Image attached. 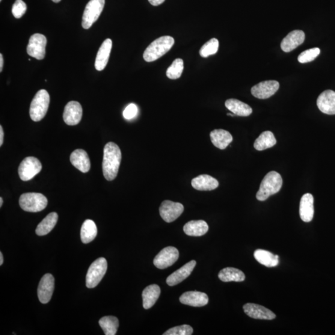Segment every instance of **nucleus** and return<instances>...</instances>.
I'll list each match as a JSON object with an SVG mask.
<instances>
[{
	"label": "nucleus",
	"mask_w": 335,
	"mask_h": 335,
	"mask_svg": "<svg viewBox=\"0 0 335 335\" xmlns=\"http://www.w3.org/2000/svg\"><path fill=\"white\" fill-rule=\"evenodd\" d=\"M27 11V5L23 0H16L12 7V13L14 17L19 19Z\"/></svg>",
	"instance_id": "obj_38"
},
{
	"label": "nucleus",
	"mask_w": 335,
	"mask_h": 335,
	"mask_svg": "<svg viewBox=\"0 0 335 335\" xmlns=\"http://www.w3.org/2000/svg\"><path fill=\"white\" fill-rule=\"evenodd\" d=\"M4 132L2 126H0V146L4 143Z\"/></svg>",
	"instance_id": "obj_41"
},
{
	"label": "nucleus",
	"mask_w": 335,
	"mask_h": 335,
	"mask_svg": "<svg viewBox=\"0 0 335 335\" xmlns=\"http://www.w3.org/2000/svg\"><path fill=\"white\" fill-rule=\"evenodd\" d=\"M52 1L54 3H59L61 1V0H52Z\"/></svg>",
	"instance_id": "obj_45"
},
{
	"label": "nucleus",
	"mask_w": 335,
	"mask_h": 335,
	"mask_svg": "<svg viewBox=\"0 0 335 335\" xmlns=\"http://www.w3.org/2000/svg\"><path fill=\"white\" fill-rule=\"evenodd\" d=\"M174 44V40L171 36H162L151 43L144 53V60L152 62L162 57L170 51Z\"/></svg>",
	"instance_id": "obj_3"
},
{
	"label": "nucleus",
	"mask_w": 335,
	"mask_h": 335,
	"mask_svg": "<svg viewBox=\"0 0 335 335\" xmlns=\"http://www.w3.org/2000/svg\"><path fill=\"white\" fill-rule=\"evenodd\" d=\"M305 37V33L302 31L295 30L290 32L281 42V49L285 52L292 51L304 42Z\"/></svg>",
	"instance_id": "obj_19"
},
{
	"label": "nucleus",
	"mask_w": 335,
	"mask_h": 335,
	"mask_svg": "<svg viewBox=\"0 0 335 335\" xmlns=\"http://www.w3.org/2000/svg\"><path fill=\"white\" fill-rule=\"evenodd\" d=\"M3 67H4V58H3V55L0 54V72H2Z\"/></svg>",
	"instance_id": "obj_42"
},
{
	"label": "nucleus",
	"mask_w": 335,
	"mask_h": 335,
	"mask_svg": "<svg viewBox=\"0 0 335 335\" xmlns=\"http://www.w3.org/2000/svg\"><path fill=\"white\" fill-rule=\"evenodd\" d=\"M83 109L77 102H70L65 106L63 118L64 122L69 126H75L82 120Z\"/></svg>",
	"instance_id": "obj_14"
},
{
	"label": "nucleus",
	"mask_w": 335,
	"mask_h": 335,
	"mask_svg": "<svg viewBox=\"0 0 335 335\" xmlns=\"http://www.w3.org/2000/svg\"><path fill=\"white\" fill-rule=\"evenodd\" d=\"M195 265H196V262L192 260L191 262L185 264V265L178 269L177 271H174L173 273L169 275L167 279L168 285L174 286L182 283V281L190 275Z\"/></svg>",
	"instance_id": "obj_18"
},
{
	"label": "nucleus",
	"mask_w": 335,
	"mask_h": 335,
	"mask_svg": "<svg viewBox=\"0 0 335 335\" xmlns=\"http://www.w3.org/2000/svg\"><path fill=\"white\" fill-rule=\"evenodd\" d=\"M47 38L45 35L35 34L29 38L27 52L31 57L43 60L46 55Z\"/></svg>",
	"instance_id": "obj_9"
},
{
	"label": "nucleus",
	"mask_w": 335,
	"mask_h": 335,
	"mask_svg": "<svg viewBox=\"0 0 335 335\" xmlns=\"http://www.w3.org/2000/svg\"><path fill=\"white\" fill-rule=\"evenodd\" d=\"M165 1V0H149L150 4L153 6H159L161 5Z\"/></svg>",
	"instance_id": "obj_40"
},
{
	"label": "nucleus",
	"mask_w": 335,
	"mask_h": 335,
	"mask_svg": "<svg viewBox=\"0 0 335 335\" xmlns=\"http://www.w3.org/2000/svg\"><path fill=\"white\" fill-rule=\"evenodd\" d=\"M4 263V256H3V253L2 252H0V265H2Z\"/></svg>",
	"instance_id": "obj_43"
},
{
	"label": "nucleus",
	"mask_w": 335,
	"mask_h": 335,
	"mask_svg": "<svg viewBox=\"0 0 335 335\" xmlns=\"http://www.w3.org/2000/svg\"><path fill=\"white\" fill-rule=\"evenodd\" d=\"M183 230L187 235L201 237L208 232L209 226L207 222L203 220L191 221L187 222Z\"/></svg>",
	"instance_id": "obj_25"
},
{
	"label": "nucleus",
	"mask_w": 335,
	"mask_h": 335,
	"mask_svg": "<svg viewBox=\"0 0 335 335\" xmlns=\"http://www.w3.org/2000/svg\"><path fill=\"white\" fill-rule=\"evenodd\" d=\"M192 333L193 329L191 326L183 325L169 329L164 335H191Z\"/></svg>",
	"instance_id": "obj_37"
},
{
	"label": "nucleus",
	"mask_w": 335,
	"mask_h": 335,
	"mask_svg": "<svg viewBox=\"0 0 335 335\" xmlns=\"http://www.w3.org/2000/svg\"><path fill=\"white\" fill-rule=\"evenodd\" d=\"M254 257L258 262L268 268H273L279 264V257L268 251L259 249L254 251Z\"/></svg>",
	"instance_id": "obj_30"
},
{
	"label": "nucleus",
	"mask_w": 335,
	"mask_h": 335,
	"mask_svg": "<svg viewBox=\"0 0 335 335\" xmlns=\"http://www.w3.org/2000/svg\"><path fill=\"white\" fill-rule=\"evenodd\" d=\"M49 103L50 96L48 92L45 90L38 91L32 100L29 109L31 120L35 122L42 120L48 111Z\"/></svg>",
	"instance_id": "obj_4"
},
{
	"label": "nucleus",
	"mask_w": 335,
	"mask_h": 335,
	"mask_svg": "<svg viewBox=\"0 0 335 335\" xmlns=\"http://www.w3.org/2000/svg\"><path fill=\"white\" fill-rule=\"evenodd\" d=\"M55 280L53 275L46 274L41 279L37 289V295L41 303L47 304L50 301L54 290Z\"/></svg>",
	"instance_id": "obj_13"
},
{
	"label": "nucleus",
	"mask_w": 335,
	"mask_h": 335,
	"mask_svg": "<svg viewBox=\"0 0 335 335\" xmlns=\"http://www.w3.org/2000/svg\"><path fill=\"white\" fill-rule=\"evenodd\" d=\"M42 168V164L37 158L33 156L26 157L21 163L18 168L21 180L24 182L31 180L40 173Z\"/></svg>",
	"instance_id": "obj_8"
},
{
	"label": "nucleus",
	"mask_w": 335,
	"mask_h": 335,
	"mask_svg": "<svg viewBox=\"0 0 335 335\" xmlns=\"http://www.w3.org/2000/svg\"><path fill=\"white\" fill-rule=\"evenodd\" d=\"M179 258V251L177 248L168 247L163 249L153 260V264L157 268L164 269L175 263Z\"/></svg>",
	"instance_id": "obj_11"
},
{
	"label": "nucleus",
	"mask_w": 335,
	"mask_h": 335,
	"mask_svg": "<svg viewBox=\"0 0 335 335\" xmlns=\"http://www.w3.org/2000/svg\"><path fill=\"white\" fill-rule=\"evenodd\" d=\"M225 105L233 114L239 116H249L253 112L251 107L247 104L236 99L227 100Z\"/></svg>",
	"instance_id": "obj_27"
},
{
	"label": "nucleus",
	"mask_w": 335,
	"mask_h": 335,
	"mask_svg": "<svg viewBox=\"0 0 335 335\" xmlns=\"http://www.w3.org/2000/svg\"><path fill=\"white\" fill-rule=\"evenodd\" d=\"M58 214L56 212L50 213L37 225L35 233L38 236H44L51 232L58 221Z\"/></svg>",
	"instance_id": "obj_29"
},
{
	"label": "nucleus",
	"mask_w": 335,
	"mask_h": 335,
	"mask_svg": "<svg viewBox=\"0 0 335 335\" xmlns=\"http://www.w3.org/2000/svg\"><path fill=\"white\" fill-rule=\"evenodd\" d=\"M105 0H90L85 9L82 17V27L85 29L91 28L98 19L105 7Z\"/></svg>",
	"instance_id": "obj_7"
},
{
	"label": "nucleus",
	"mask_w": 335,
	"mask_h": 335,
	"mask_svg": "<svg viewBox=\"0 0 335 335\" xmlns=\"http://www.w3.org/2000/svg\"><path fill=\"white\" fill-rule=\"evenodd\" d=\"M159 211L162 218L167 223H171L182 214L184 206L182 204L166 200L161 204Z\"/></svg>",
	"instance_id": "obj_10"
},
{
	"label": "nucleus",
	"mask_w": 335,
	"mask_h": 335,
	"mask_svg": "<svg viewBox=\"0 0 335 335\" xmlns=\"http://www.w3.org/2000/svg\"><path fill=\"white\" fill-rule=\"evenodd\" d=\"M227 115H230V116H232V117L235 116V114H234L228 113Z\"/></svg>",
	"instance_id": "obj_46"
},
{
	"label": "nucleus",
	"mask_w": 335,
	"mask_h": 335,
	"mask_svg": "<svg viewBox=\"0 0 335 335\" xmlns=\"http://www.w3.org/2000/svg\"><path fill=\"white\" fill-rule=\"evenodd\" d=\"M3 203H4V201H3V198H0V207L2 206Z\"/></svg>",
	"instance_id": "obj_44"
},
{
	"label": "nucleus",
	"mask_w": 335,
	"mask_h": 335,
	"mask_svg": "<svg viewBox=\"0 0 335 335\" xmlns=\"http://www.w3.org/2000/svg\"><path fill=\"white\" fill-rule=\"evenodd\" d=\"M97 233L96 225L94 222L88 219L83 224L81 228L82 242L85 244H89L96 238Z\"/></svg>",
	"instance_id": "obj_31"
},
{
	"label": "nucleus",
	"mask_w": 335,
	"mask_h": 335,
	"mask_svg": "<svg viewBox=\"0 0 335 335\" xmlns=\"http://www.w3.org/2000/svg\"><path fill=\"white\" fill-rule=\"evenodd\" d=\"M183 69V61L182 58H176L167 69V76L171 80L179 79L182 75Z\"/></svg>",
	"instance_id": "obj_34"
},
{
	"label": "nucleus",
	"mask_w": 335,
	"mask_h": 335,
	"mask_svg": "<svg viewBox=\"0 0 335 335\" xmlns=\"http://www.w3.org/2000/svg\"><path fill=\"white\" fill-rule=\"evenodd\" d=\"M219 46V43L217 38H211L201 47L200 54L201 57L204 58H207L210 55H214L218 51Z\"/></svg>",
	"instance_id": "obj_35"
},
{
	"label": "nucleus",
	"mask_w": 335,
	"mask_h": 335,
	"mask_svg": "<svg viewBox=\"0 0 335 335\" xmlns=\"http://www.w3.org/2000/svg\"><path fill=\"white\" fill-rule=\"evenodd\" d=\"M218 277L222 281L228 282H243L245 280L244 272L235 268H225L219 272Z\"/></svg>",
	"instance_id": "obj_28"
},
{
	"label": "nucleus",
	"mask_w": 335,
	"mask_h": 335,
	"mask_svg": "<svg viewBox=\"0 0 335 335\" xmlns=\"http://www.w3.org/2000/svg\"><path fill=\"white\" fill-rule=\"evenodd\" d=\"M274 135L270 131H265L261 133L254 143V147L257 150L262 151L269 149L277 144Z\"/></svg>",
	"instance_id": "obj_32"
},
{
	"label": "nucleus",
	"mask_w": 335,
	"mask_h": 335,
	"mask_svg": "<svg viewBox=\"0 0 335 335\" xmlns=\"http://www.w3.org/2000/svg\"><path fill=\"white\" fill-rule=\"evenodd\" d=\"M317 105L323 113L335 114V92L332 90L323 92L317 100Z\"/></svg>",
	"instance_id": "obj_15"
},
{
	"label": "nucleus",
	"mask_w": 335,
	"mask_h": 335,
	"mask_svg": "<svg viewBox=\"0 0 335 335\" xmlns=\"http://www.w3.org/2000/svg\"><path fill=\"white\" fill-rule=\"evenodd\" d=\"M210 140L215 147L224 150L233 141L232 135L224 129H215L210 133Z\"/></svg>",
	"instance_id": "obj_24"
},
{
	"label": "nucleus",
	"mask_w": 335,
	"mask_h": 335,
	"mask_svg": "<svg viewBox=\"0 0 335 335\" xmlns=\"http://www.w3.org/2000/svg\"><path fill=\"white\" fill-rule=\"evenodd\" d=\"M181 303L189 306L201 307L205 306L209 302L206 293L199 291H188L183 293L180 298Z\"/></svg>",
	"instance_id": "obj_17"
},
{
	"label": "nucleus",
	"mask_w": 335,
	"mask_h": 335,
	"mask_svg": "<svg viewBox=\"0 0 335 335\" xmlns=\"http://www.w3.org/2000/svg\"><path fill=\"white\" fill-rule=\"evenodd\" d=\"M313 197L310 193L302 195L299 207V214L301 219L305 222L312 221L314 214Z\"/></svg>",
	"instance_id": "obj_22"
},
{
	"label": "nucleus",
	"mask_w": 335,
	"mask_h": 335,
	"mask_svg": "<svg viewBox=\"0 0 335 335\" xmlns=\"http://www.w3.org/2000/svg\"><path fill=\"white\" fill-rule=\"evenodd\" d=\"M19 203L20 207L25 211L38 212L46 208L48 201L43 194L28 192L21 195Z\"/></svg>",
	"instance_id": "obj_5"
},
{
	"label": "nucleus",
	"mask_w": 335,
	"mask_h": 335,
	"mask_svg": "<svg viewBox=\"0 0 335 335\" xmlns=\"http://www.w3.org/2000/svg\"><path fill=\"white\" fill-rule=\"evenodd\" d=\"M244 312L251 318L260 320H273L275 314L270 310L262 305L248 303L244 305Z\"/></svg>",
	"instance_id": "obj_16"
},
{
	"label": "nucleus",
	"mask_w": 335,
	"mask_h": 335,
	"mask_svg": "<svg viewBox=\"0 0 335 335\" xmlns=\"http://www.w3.org/2000/svg\"><path fill=\"white\" fill-rule=\"evenodd\" d=\"M320 53V50L317 47L305 50L299 55L298 61L301 64L312 62L318 57Z\"/></svg>",
	"instance_id": "obj_36"
},
{
	"label": "nucleus",
	"mask_w": 335,
	"mask_h": 335,
	"mask_svg": "<svg viewBox=\"0 0 335 335\" xmlns=\"http://www.w3.org/2000/svg\"><path fill=\"white\" fill-rule=\"evenodd\" d=\"M191 185L198 191H212L219 185L218 181L208 174H201L192 179Z\"/></svg>",
	"instance_id": "obj_21"
},
{
	"label": "nucleus",
	"mask_w": 335,
	"mask_h": 335,
	"mask_svg": "<svg viewBox=\"0 0 335 335\" xmlns=\"http://www.w3.org/2000/svg\"><path fill=\"white\" fill-rule=\"evenodd\" d=\"M70 162L74 167L82 173H87L90 170V160L84 150L77 149L74 151L71 154Z\"/></svg>",
	"instance_id": "obj_20"
},
{
	"label": "nucleus",
	"mask_w": 335,
	"mask_h": 335,
	"mask_svg": "<svg viewBox=\"0 0 335 335\" xmlns=\"http://www.w3.org/2000/svg\"><path fill=\"white\" fill-rule=\"evenodd\" d=\"M103 153V175L106 180L110 182L114 180L117 175L122 160V154L118 145L112 142L106 144Z\"/></svg>",
	"instance_id": "obj_1"
},
{
	"label": "nucleus",
	"mask_w": 335,
	"mask_h": 335,
	"mask_svg": "<svg viewBox=\"0 0 335 335\" xmlns=\"http://www.w3.org/2000/svg\"><path fill=\"white\" fill-rule=\"evenodd\" d=\"M280 88V84L275 80H268L259 83L252 87V95L257 98L268 99L277 93Z\"/></svg>",
	"instance_id": "obj_12"
},
{
	"label": "nucleus",
	"mask_w": 335,
	"mask_h": 335,
	"mask_svg": "<svg viewBox=\"0 0 335 335\" xmlns=\"http://www.w3.org/2000/svg\"><path fill=\"white\" fill-rule=\"evenodd\" d=\"M112 46V42L110 38H107L101 46L95 61V69L97 70L102 71L105 69L108 63Z\"/></svg>",
	"instance_id": "obj_23"
},
{
	"label": "nucleus",
	"mask_w": 335,
	"mask_h": 335,
	"mask_svg": "<svg viewBox=\"0 0 335 335\" xmlns=\"http://www.w3.org/2000/svg\"><path fill=\"white\" fill-rule=\"evenodd\" d=\"M0 1H2V0H0Z\"/></svg>",
	"instance_id": "obj_47"
},
{
	"label": "nucleus",
	"mask_w": 335,
	"mask_h": 335,
	"mask_svg": "<svg viewBox=\"0 0 335 335\" xmlns=\"http://www.w3.org/2000/svg\"><path fill=\"white\" fill-rule=\"evenodd\" d=\"M99 324L106 335L116 334L119 325H120L117 318L114 316L103 317L100 320Z\"/></svg>",
	"instance_id": "obj_33"
},
{
	"label": "nucleus",
	"mask_w": 335,
	"mask_h": 335,
	"mask_svg": "<svg viewBox=\"0 0 335 335\" xmlns=\"http://www.w3.org/2000/svg\"><path fill=\"white\" fill-rule=\"evenodd\" d=\"M161 290L157 284H152L145 287L142 292L143 298V307L145 309H149L152 307L158 300Z\"/></svg>",
	"instance_id": "obj_26"
},
{
	"label": "nucleus",
	"mask_w": 335,
	"mask_h": 335,
	"mask_svg": "<svg viewBox=\"0 0 335 335\" xmlns=\"http://www.w3.org/2000/svg\"><path fill=\"white\" fill-rule=\"evenodd\" d=\"M283 186V179L280 173L272 171L269 172L261 183L257 193V199L260 201H266L269 196L278 193Z\"/></svg>",
	"instance_id": "obj_2"
},
{
	"label": "nucleus",
	"mask_w": 335,
	"mask_h": 335,
	"mask_svg": "<svg viewBox=\"0 0 335 335\" xmlns=\"http://www.w3.org/2000/svg\"><path fill=\"white\" fill-rule=\"evenodd\" d=\"M108 269V263L105 258H100L91 264L86 277V286L94 288L98 285Z\"/></svg>",
	"instance_id": "obj_6"
},
{
	"label": "nucleus",
	"mask_w": 335,
	"mask_h": 335,
	"mask_svg": "<svg viewBox=\"0 0 335 335\" xmlns=\"http://www.w3.org/2000/svg\"><path fill=\"white\" fill-rule=\"evenodd\" d=\"M138 112L137 106L135 104H130L126 107L123 112V116L126 120H132L137 115Z\"/></svg>",
	"instance_id": "obj_39"
}]
</instances>
